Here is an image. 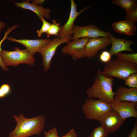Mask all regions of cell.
<instances>
[{"label": "cell", "instance_id": "obj_1", "mask_svg": "<svg viewBox=\"0 0 137 137\" xmlns=\"http://www.w3.org/2000/svg\"><path fill=\"white\" fill-rule=\"evenodd\" d=\"M12 116L16 125L14 129L9 133L8 137H29L39 135L44 130L45 118L43 115L30 118L26 117L21 113Z\"/></svg>", "mask_w": 137, "mask_h": 137}, {"label": "cell", "instance_id": "obj_2", "mask_svg": "<svg viewBox=\"0 0 137 137\" xmlns=\"http://www.w3.org/2000/svg\"><path fill=\"white\" fill-rule=\"evenodd\" d=\"M113 81V77L107 76L98 70L93 83L86 91L88 98H97L111 104L115 94L112 90Z\"/></svg>", "mask_w": 137, "mask_h": 137}, {"label": "cell", "instance_id": "obj_3", "mask_svg": "<svg viewBox=\"0 0 137 137\" xmlns=\"http://www.w3.org/2000/svg\"><path fill=\"white\" fill-rule=\"evenodd\" d=\"M108 77L125 80L131 74L137 73V64L117 58L106 63L102 71Z\"/></svg>", "mask_w": 137, "mask_h": 137}, {"label": "cell", "instance_id": "obj_4", "mask_svg": "<svg viewBox=\"0 0 137 137\" xmlns=\"http://www.w3.org/2000/svg\"><path fill=\"white\" fill-rule=\"evenodd\" d=\"M14 49L12 51L2 49L1 57L5 66H17L22 63L27 64L31 66L33 65L35 62V59L26 49H21L15 47Z\"/></svg>", "mask_w": 137, "mask_h": 137}, {"label": "cell", "instance_id": "obj_5", "mask_svg": "<svg viewBox=\"0 0 137 137\" xmlns=\"http://www.w3.org/2000/svg\"><path fill=\"white\" fill-rule=\"evenodd\" d=\"M112 110L111 104L93 98L86 100L81 109L86 119L96 121H98L102 115Z\"/></svg>", "mask_w": 137, "mask_h": 137}, {"label": "cell", "instance_id": "obj_6", "mask_svg": "<svg viewBox=\"0 0 137 137\" xmlns=\"http://www.w3.org/2000/svg\"><path fill=\"white\" fill-rule=\"evenodd\" d=\"M72 37L68 36L62 38L57 37L54 38L39 51L38 52L42 57V65L45 72L50 68L51 61L58 47L63 43H68Z\"/></svg>", "mask_w": 137, "mask_h": 137}, {"label": "cell", "instance_id": "obj_7", "mask_svg": "<svg viewBox=\"0 0 137 137\" xmlns=\"http://www.w3.org/2000/svg\"><path fill=\"white\" fill-rule=\"evenodd\" d=\"M71 40H73L83 38H89L98 37H110L109 31H102L96 25L91 24L80 26L74 25L72 30Z\"/></svg>", "mask_w": 137, "mask_h": 137}, {"label": "cell", "instance_id": "obj_8", "mask_svg": "<svg viewBox=\"0 0 137 137\" xmlns=\"http://www.w3.org/2000/svg\"><path fill=\"white\" fill-rule=\"evenodd\" d=\"M90 39L83 38L70 41L62 49V54L71 56L75 61L83 58L85 47Z\"/></svg>", "mask_w": 137, "mask_h": 137}, {"label": "cell", "instance_id": "obj_9", "mask_svg": "<svg viewBox=\"0 0 137 137\" xmlns=\"http://www.w3.org/2000/svg\"><path fill=\"white\" fill-rule=\"evenodd\" d=\"M125 120L116 111L112 110L102 115L98 121L101 126L108 133L118 130Z\"/></svg>", "mask_w": 137, "mask_h": 137}, {"label": "cell", "instance_id": "obj_10", "mask_svg": "<svg viewBox=\"0 0 137 137\" xmlns=\"http://www.w3.org/2000/svg\"><path fill=\"white\" fill-rule=\"evenodd\" d=\"M111 44L110 37H98L91 38L85 48L84 58H94L99 50L105 49Z\"/></svg>", "mask_w": 137, "mask_h": 137}, {"label": "cell", "instance_id": "obj_11", "mask_svg": "<svg viewBox=\"0 0 137 137\" xmlns=\"http://www.w3.org/2000/svg\"><path fill=\"white\" fill-rule=\"evenodd\" d=\"M112 110L117 112L123 119L137 117V103L129 101H120L114 100L111 104Z\"/></svg>", "mask_w": 137, "mask_h": 137}, {"label": "cell", "instance_id": "obj_12", "mask_svg": "<svg viewBox=\"0 0 137 137\" xmlns=\"http://www.w3.org/2000/svg\"><path fill=\"white\" fill-rule=\"evenodd\" d=\"M70 2L71 7L69 17L66 22L61 26V28L59 33V37L60 38L72 35V30L75 20L80 14L90 7H85L78 12L76 10L77 5L74 1L71 0Z\"/></svg>", "mask_w": 137, "mask_h": 137}, {"label": "cell", "instance_id": "obj_13", "mask_svg": "<svg viewBox=\"0 0 137 137\" xmlns=\"http://www.w3.org/2000/svg\"><path fill=\"white\" fill-rule=\"evenodd\" d=\"M6 39L9 41L21 44L25 46L27 50L32 56L39 51L51 41L48 39H17L7 36Z\"/></svg>", "mask_w": 137, "mask_h": 137}, {"label": "cell", "instance_id": "obj_14", "mask_svg": "<svg viewBox=\"0 0 137 137\" xmlns=\"http://www.w3.org/2000/svg\"><path fill=\"white\" fill-rule=\"evenodd\" d=\"M14 3L18 7L24 9L29 10L34 12L38 16L41 22L42 18L45 19H49L50 18L51 10L43 7L41 5L30 3V1L28 0L22 1L21 2H14Z\"/></svg>", "mask_w": 137, "mask_h": 137}, {"label": "cell", "instance_id": "obj_15", "mask_svg": "<svg viewBox=\"0 0 137 137\" xmlns=\"http://www.w3.org/2000/svg\"><path fill=\"white\" fill-rule=\"evenodd\" d=\"M114 99L120 101H129L137 103V88L119 87L116 90Z\"/></svg>", "mask_w": 137, "mask_h": 137}, {"label": "cell", "instance_id": "obj_16", "mask_svg": "<svg viewBox=\"0 0 137 137\" xmlns=\"http://www.w3.org/2000/svg\"><path fill=\"white\" fill-rule=\"evenodd\" d=\"M110 37L112 46L109 52L111 56L115 55L118 53L123 51L133 52L130 48L131 46L134 43L133 41L125 39L117 38L112 34Z\"/></svg>", "mask_w": 137, "mask_h": 137}, {"label": "cell", "instance_id": "obj_17", "mask_svg": "<svg viewBox=\"0 0 137 137\" xmlns=\"http://www.w3.org/2000/svg\"><path fill=\"white\" fill-rule=\"evenodd\" d=\"M112 26L116 32L129 36L134 35L137 29L134 23L126 19L114 22L112 24Z\"/></svg>", "mask_w": 137, "mask_h": 137}, {"label": "cell", "instance_id": "obj_18", "mask_svg": "<svg viewBox=\"0 0 137 137\" xmlns=\"http://www.w3.org/2000/svg\"><path fill=\"white\" fill-rule=\"evenodd\" d=\"M112 2L124 9L126 14L137 8L136 0H112Z\"/></svg>", "mask_w": 137, "mask_h": 137}, {"label": "cell", "instance_id": "obj_19", "mask_svg": "<svg viewBox=\"0 0 137 137\" xmlns=\"http://www.w3.org/2000/svg\"><path fill=\"white\" fill-rule=\"evenodd\" d=\"M52 21V23L46 33L47 37L49 38L51 36H54L59 37V33L61 28V27H60V24L54 20H53Z\"/></svg>", "mask_w": 137, "mask_h": 137}, {"label": "cell", "instance_id": "obj_20", "mask_svg": "<svg viewBox=\"0 0 137 137\" xmlns=\"http://www.w3.org/2000/svg\"><path fill=\"white\" fill-rule=\"evenodd\" d=\"M117 58L137 64V53L125 54L121 52L115 55Z\"/></svg>", "mask_w": 137, "mask_h": 137}, {"label": "cell", "instance_id": "obj_21", "mask_svg": "<svg viewBox=\"0 0 137 137\" xmlns=\"http://www.w3.org/2000/svg\"><path fill=\"white\" fill-rule=\"evenodd\" d=\"M19 26V25H14L11 27H8L7 31H5L4 35L0 41V66L2 68L3 70L5 71H8L9 70L5 66L1 58V52L2 49H1L2 45L3 42L6 39L8 34L13 30L17 28Z\"/></svg>", "mask_w": 137, "mask_h": 137}, {"label": "cell", "instance_id": "obj_22", "mask_svg": "<svg viewBox=\"0 0 137 137\" xmlns=\"http://www.w3.org/2000/svg\"><path fill=\"white\" fill-rule=\"evenodd\" d=\"M108 134L100 125L94 128L87 137H108Z\"/></svg>", "mask_w": 137, "mask_h": 137}, {"label": "cell", "instance_id": "obj_23", "mask_svg": "<svg viewBox=\"0 0 137 137\" xmlns=\"http://www.w3.org/2000/svg\"><path fill=\"white\" fill-rule=\"evenodd\" d=\"M125 84L130 88H137V73L132 74L125 80Z\"/></svg>", "mask_w": 137, "mask_h": 137}, {"label": "cell", "instance_id": "obj_24", "mask_svg": "<svg viewBox=\"0 0 137 137\" xmlns=\"http://www.w3.org/2000/svg\"><path fill=\"white\" fill-rule=\"evenodd\" d=\"M42 25L41 28L37 30L38 36L40 37L44 33H46L49 29L51 23L45 20L42 18Z\"/></svg>", "mask_w": 137, "mask_h": 137}, {"label": "cell", "instance_id": "obj_25", "mask_svg": "<svg viewBox=\"0 0 137 137\" xmlns=\"http://www.w3.org/2000/svg\"><path fill=\"white\" fill-rule=\"evenodd\" d=\"M11 89L8 84H3L0 87V98H3L10 94Z\"/></svg>", "mask_w": 137, "mask_h": 137}, {"label": "cell", "instance_id": "obj_26", "mask_svg": "<svg viewBox=\"0 0 137 137\" xmlns=\"http://www.w3.org/2000/svg\"><path fill=\"white\" fill-rule=\"evenodd\" d=\"M111 55L109 52L104 51L100 54L99 56V59L102 62L106 63L111 60Z\"/></svg>", "mask_w": 137, "mask_h": 137}, {"label": "cell", "instance_id": "obj_27", "mask_svg": "<svg viewBox=\"0 0 137 137\" xmlns=\"http://www.w3.org/2000/svg\"><path fill=\"white\" fill-rule=\"evenodd\" d=\"M125 19L134 23L137 21V8L126 14Z\"/></svg>", "mask_w": 137, "mask_h": 137}, {"label": "cell", "instance_id": "obj_28", "mask_svg": "<svg viewBox=\"0 0 137 137\" xmlns=\"http://www.w3.org/2000/svg\"><path fill=\"white\" fill-rule=\"evenodd\" d=\"M45 137H60L58 135L57 129L55 127L48 131L44 132Z\"/></svg>", "mask_w": 137, "mask_h": 137}, {"label": "cell", "instance_id": "obj_29", "mask_svg": "<svg viewBox=\"0 0 137 137\" xmlns=\"http://www.w3.org/2000/svg\"><path fill=\"white\" fill-rule=\"evenodd\" d=\"M127 137H137V121L136 120L134 127Z\"/></svg>", "mask_w": 137, "mask_h": 137}, {"label": "cell", "instance_id": "obj_30", "mask_svg": "<svg viewBox=\"0 0 137 137\" xmlns=\"http://www.w3.org/2000/svg\"><path fill=\"white\" fill-rule=\"evenodd\" d=\"M60 137H77V136L75 130L72 128L65 135Z\"/></svg>", "mask_w": 137, "mask_h": 137}, {"label": "cell", "instance_id": "obj_31", "mask_svg": "<svg viewBox=\"0 0 137 137\" xmlns=\"http://www.w3.org/2000/svg\"><path fill=\"white\" fill-rule=\"evenodd\" d=\"M6 26V23L4 22L0 21V33L5 29Z\"/></svg>", "mask_w": 137, "mask_h": 137}, {"label": "cell", "instance_id": "obj_32", "mask_svg": "<svg viewBox=\"0 0 137 137\" xmlns=\"http://www.w3.org/2000/svg\"><path fill=\"white\" fill-rule=\"evenodd\" d=\"M45 0H35L32 1V3L36 4L38 5L43 4Z\"/></svg>", "mask_w": 137, "mask_h": 137}]
</instances>
